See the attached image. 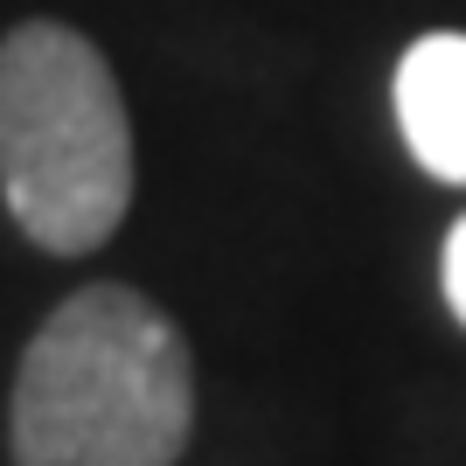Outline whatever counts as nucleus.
I'll list each match as a JSON object with an SVG mask.
<instances>
[{
  "instance_id": "f257e3e1",
  "label": "nucleus",
  "mask_w": 466,
  "mask_h": 466,
  "mask_svg": "<svg viewBox=\"0 0 466 466\" xmlns=\"http://www.w3.org/2000/svg\"><path fill=\"white\" fill-rule=\"evenodd\" d=\"M195 431V355L133 286H84L15 376V466H175Z\"/></svg>"
},
{
  "instance_id": "f03ea898",
  "label": "nucleus",
  "mask_w": 466,
  "mask_h": 466,
  "mask_svg": "<svg viewBox=\"0 0 466 466\" xmlns=\"http://www.w3.org/2000/svg\"><path fill=\"white\" fill-rule=\"evenodd\" d=\"M0 195L56 258L97 251L133 209V118L112 63L63 21L0 42Z\"/></svg>"
},
{
  "instance_id": "7ed1b4c3",
  "label": "nucleus",
  "mask_w": 466,
  "mask_h": 466,
  "mask_svg": "<svg viewBox=\"0 0 466 466\" xmlns=\"http://www.w3.org/2000/svg\"><path fill=\"white\" fill-rule=\"evenodd\" d=\"M390 105H397V133H404L410 160L431 181L466 188V35L460 28L410 42L404 63H397V84H390Z\"/></svg>"
},
{
  "instance_id": "20e7f679",
  "label": "nucleus",
  "mask_w": 466,
  "mask_h": 466,
  "mask_svg": "<svg viewBox=\"0 0 466 466\" xmlns=\"http://www.w3.org/2000/svg\"><path fill=\"white\" fill-rule=\"evenodd\" d=\"M439 286H446V307H452V320L466 328V216L446 230V251H439Z\"/></svg>"
}]
</instances>
